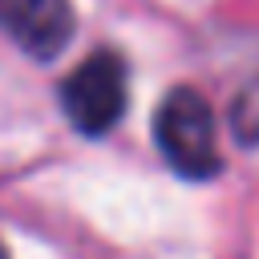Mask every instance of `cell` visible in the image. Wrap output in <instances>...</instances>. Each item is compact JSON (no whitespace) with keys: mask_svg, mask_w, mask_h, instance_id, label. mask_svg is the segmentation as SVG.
I'll return each mask as SVG.
<instances>
[{"mask_svg":"<svg viewBox=\"0 0 259 259\" xmlns=\"http://www.w3.org/2000/svg\"><path fill=\"white\" fill-rule=\"evenodd\" d=\"M154 142L182 178H210L223 166L210 101L190 85H178L162 97L154 113Z\"/></svg>","mask_w":259,"mask_h":259,"instance_id":"cell-1","label":"cell"},{"mask_svg":"<svg viewBox=\"0 0 259 259\" xmlns=\"http://www.w3.org/2000/svg\"><path fill=\"white\" fill-rule=\"evenodd\" d=\"M125 97H130L125 61L113 49L89 53L61 85V109L73 121V130H81L85 138L109 134L125 113Z\"/></svg>","mask_w":259,"mask_h":259,"instance_id":"cell-2","label":"cell"},{"mask_svg":"<svg viewBox=\"0 0 259 259\" xmlns=\"http://www.w3.org/2000/svg\"><path fill=\"white\" fill-rule=\"evenodd\" d=\"M0 32H8L28 57L53 61L73 36L69 0H0Z\"/></svg>","mask_w":259,"mask_h":259,"instance_id":"cell-3","label":"cell"},{"mask_svg":"<svg viewBox=\"0 0 259 259\" xmlns=\"http://www.w3.org/2000/svg\"><path fill=\"white\" fill-rule=\"evenodd\" d=\"M231 130L247 146L259 142V81H251L247 89H239V97L231 101Z\"/></svg>","mask_w":259,"mask_h":259,"instance_id":"cell-4","label":"cell"},{"mask_svg":"<svg viewBox=\"0 0 259 259\" xmlns=\"http://www.w3.org/2000/svg\"><path fill=\"white\" fill-rule=\"evenodd\" d=\"M0 259H8V251H4V243H0Z\"/></svg>","mask_w":259,"mask_h":259,"instance_id":"cell-5","label":"cell"}]
</instances>
